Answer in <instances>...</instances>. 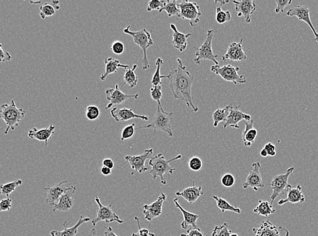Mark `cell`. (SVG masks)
Instances as JSON below:
<instances>
[{"label": "cell", "instance_id": "5bb4252c", "mask_svg": "<svg viewBox=\"0 0 318 236\" xmlns=\"http://www.w3.org/2000/svg\"><path fill=\"white\" fill-rule=\"evenodd\" d=\"M154 149L145 150L144 153L139 156H127L125 157L126 163L130 165L132 170L139 174H143L148 171V168L145 166V162L149 158L152 157Z\"/></svg>", "mask_w": 318, "mask_h": 236}, {"label": "cell", "instance_id": "30bf717a", "mask_svg": "<svg viewBox=\"0 0 318 236\" xmlns=\"http://www.w3.org/2000/svg\"><path fill=\"white\" fill-rule=\"evenodd\" d=\"M178 6L180 10V18L189 20L192 27L199 23L202 12L197 3L182 1Z\"/></svg>", "mask_w": 318, "mask_h": 236}, {"label": "cell", "instance_id": "f546056e", "mask_svg": "<svg viewBox=\"0 0 318 236\" xmlns=\"http://www.w3.org/2000/svg\"><path fill=\"white\" fill-rule=\"evenodd\" d=\"M245 130L242 133V140L246 147L250 148L255 142L258 136V131L254 127L253 120L245 122Z\"/></svg>", "mask_w": 318, "mask_h": 236}, {"label": "cell", "instance_id": "ffe728a7", "mask_svg": "<svg viewBox=\"0 0 318 236\" xmlns=\"http://www.w3.org/2000/svg\"><path fill=\"white\" fill-rule=\"evenodd\" d=\"M111 115L117 123L128 121V120L136 119V118L145 120V121H148L149 120V117L145 116V115H137L134 113L133 110L127 108H120L116 107L111 110Z\"/></svg>", "mask_w": 318, "mask_h": 236}, {"label": "cell", "instance_id": "836d02e7", "mask_svg": "<svg viewBox=\"0 0 318 236\" xmlns=\"http://www.w3.org/2000/svg\"><path fill=\"white\" fill-rule=\"evenodd\" d=\"M213 199L216 201L217 207L221 210L222 213H225L226 211L233 212V213L237 214H241L242 210L240 208L235 207L234 206H232L230 204L226 199L223 198L218 197V196H213Z\"/></svg>", "mask_w": 318, "mask_h": 236}, {"label": "cell", "instance_id": "ee69618b", "mask_svg": "<svg viewBox=\"0 0 318 236\" xmlns=\"http://www.w3.org/2000/svg\"><path fill=\"white\" fill-rule=\"evenodd\" d=\"M150 91L151 98H152L154 100L157 101L158 105L161 107V108H163L162 105L161 104V98H162L161 84L151 87Z\"/></svg>", "mask_w": 318, "mask_h": 236}, {"label": "cell", "instance_id": "277c9868", "mask_svg": "<svg viewBox=\"0 0 318 236\" xmlns=\"http://www.w3.org/2000/svg\"><path fill=\"white\" fill-rule=\"evenodd\" d=\"M130 25L126 28L124 29V33L127 35L131 36L133 39L134 42L137 47L141 48L143 52V58H142V70H147L150 67L149 60H148L147 51L150 46L154 44V40L150 33L146 29H141L137 32H132L130 29Z\"/></svg>", "mask_w": 318, "mask_h": 236}, {"label": "cell", "instance_id": "9c48e42d", "mask_svg": "<svg viewBox=\"0 0 318 236\" xmlns=\"http://www.w3.org/2000/svg\"><path fill=\"white\" fill-rule=\"evenodd\" d=\"M95 201L98 205V209L97 216L92 220V225L94 227H95L97 223L101 221L106 222V223H114V222L119 224L124 223V221L120 219V216L113 211L112 204L109 206H105L101 203L97 196H95Z\"/></svg>", "mask_w": 318, "mask_h": 236}, {"label": "cell", "instance_id": "74e56055", "mask_svg": "<svg viewBox=\"0 0 318 236\" xmlns=\"http://www.w3.org/2000/svg\"><path fill=\"white\" fill-rule=\"evenodd\" d=\"M39 10H40L39 15H40L41 18L44 20L47 17L54 16L56 14V9L53 5L49 2H46L40 6Z\"/></svg>", "mask_w": 318, "mask_h": 236}, {"label": "cell", "instance_id": "8d00e7d4", "mask_svg": "<svg viewBox=\"0 0 318 236\" xmlns=\"http://www.w3.org/2000/svg\"><path fill=\"white\" fill-rule=\"evenodd\" d=\"M23 181L21 179H18L15 181L8 182V183L1 185V194L3 196L8 197L12 193L16 190L17 188L23 184Z\"/></svg>", "mask_w": 318, "mask_h": 236}, {"label": "cell", "instance_id": "8fae6325", "mask_svg": "<svg viewBox=\"0 0 318 236\" xmlns=\"http://www.w3.org/2000/svg\"><path fill=\"white\" fill-rule=\"evenodd\" d=\"M254 236H290L289 231L283 227H277L269 220H264L259 226L252 229Z\"/></svg>", "mask_w": 318, "mask_h": 236}, {"label": "cell", "instance_id": "ab89813d", "mask_svg": "<svg viewBox=\"0 0 318 236\" xmlns=\"http://www.w3.org/2000/svg\"><path fill=\"white\" fill-rule=\"evenodd\" d=\"M100 115H101V111H100L99 107L94 106V105L87 106L86 117L88 119L94 121V120L99 119Z\"/></svg>", "mask_w": 318, "mask_h": 236}, {"label": "cell", "instance_id": "1f68e13d", "mask_svg": "<svg viewBox=\"0 0 318 236\" xmlns=\"http://www.w3.org/2000/svg\"><path fill=\"white\" fill-rule=\"evenodd\" d=\"M276 209L273 207V205L267 200H259V204L254 208L253 212L257 215L265 217L276 213Z\"/></svg>", "mask_w": 318, "mask_h": 236}, {"label": "cell", "instance_id": "94428289", "mask_svg": "<svg viewBox=\"0 0 318 236\" xmlns=\"http://www.w3.org/2000/svg\"><path fill=\"white\" fill-rule=\"evenodd\" d=\"M131 236H140V235H139L138 232H137V233L132 234ZM149 236H156V235H155V234L154 233H151L150 235H149Z\"/></svg>", "mask_w": 318, "mask_h": 236}, {"label": "cell", "instance_id": "4dcf8cb0", "mask_svg": "<svg viewBox=\"0 0 318 236\" xmlns=\"http://www.w3.org/2000/svg\"><path fill=\"white\" fill-rule=\"evenodd\" d=\"M233 104H230L223 108H218L212 114L213 126L216 127L221 122H225L231 113Z\"/></svg>", "mask_w": 318, "mask_h": 236}, {"label": "cell", "instance_id": "4316f807", "mask_svg": "<svg viewBox=\"0 0 318 236\" xmlns=\"http://www.w3.org/2000/svg\"><path fill=\"white\" fill-rule=\"evenodd\" d=\"M171 28L173 31V45L175 49L178 50L180 52H183L187 47V39L192 36V34H183L180 32L177 28L175 24H171Z\"/></svg>", "mask_w": 318, "mask_h": 236}, {"label": "cell", "instance_id": "d4e9b609", "mask_svg": "<svg viewBox=\"0 0 318 236\" xmlns=\"http://www.w3.org/2000/svg\"><path fill=\"white\" fill-rule=\"evenodd\" d=\"M90 221V218H89V217H84L82 215H81L80 219H79L77 223L74 226L69 228L68 221H65L64 224H63L64 230L60 231V232L56 230L52 231L51 235V236H76L77 233H78L80 227L82 226V225H83L84 223H88Z\"/></svg>", "mask_w": 318, "mask_h": 236}, {"label": "cell", "instance_id": "7c38bea8", "mask_svg": "<svg viewBox=\"0 0 318 236\" xmlns=\"http://www.w3.org/2000/svg\"><path fill=\"white\" fill-rule=\"evenodd\" d=\"M74 184H70L68 180H65L58 184H55L52 187H44V190L47 191V197L45 200L46 204L54 206L59 200L63 195L74 187Z\"/></svg>", "mask_w": 318, "mask_h": 236}, {"label": "cell", "instance_id": "603a6c76", "mask_svg": "<svg viewBox=\"0 0 318 236\" xmlns=\"http://www.w3.org/2000/svg\"><path fill=\"white\" fill-rule=\"evenodd\" d=\"M76 191V186H74L72 189L63 195L58 202L54 205L53 212L55 213L58 210L63 213H66L71 210L74 204L73 195L75 194Z\"/></svg>", "mask_w": 318, "mask_h": 236}, {"label": "cell", "instance_id": "ac0fdd59", "mask_svg": "<svg viewBox=\"0 0 318 236\" xmlns=\"http://www.w3.org/2000/svg\"><path fill=\"white\" fill-rule=\"evenodd\" d=\"M243 39L240 40V42H231L229 46L228 51L224 55L221 57L222 60L225 62L231 61H246L247 60V56L244 51Z\"/></svg>", "mask_w": 318, "mask_h": 236}, {"label": "cell", "instance_id": "4fadbf2b", "mask_svg": "<svg viewBox=\"0 0 318 236\" xmlns=\"http://www.w3.org/2000/svg\"><path fill=\"white\" fill-rule=\"evenodd\" d=\"M106 98L109 104L106 106V109L108 110L112 108L115 105L123 104L129 99H137L139 97V94L128 95L124 93L120 89L119 85L116 84L114 89H109L106 91Z\"/></svg>", "mask_w": 318, "mask_h": 236}, {"label": "cell", "instance_id": "44dd1931", "mask_svg": "<svg viewBox=\"0 0 318 236\" xmlns=\"http://www.w3.org/2000/svg\"><path fill=\"white\" fill-rule=\"evenodd\" d=\"M240 106L236 107L235 108H232L231 113L228 117V119L225 122L223 127L226 129L227 127H231L235 129H240V126L238 123L242 120H246V121H250L252 120V117L247 114L244 113L240 109Z\"/></svg>", "mask_w": 318, "mask_h": 236}, {"label": "cell", "instance_id": "db71d44e", "mask_svg": "<svg viewBox=\"0 0 318 236\" xmlns=\"http://www.w3.org/2000/svg\"><path fill=\"white\" fill-rule=\"evenodd\" d=\"M103 166L106 167V168L112 170V169L115 168L116 165H115L114 161H113V160L111 159V158H105V159H103Z\"/></svg>", "mask_w": 318, "mask_h": 236}, {"label": "cell", "instance_id": "7bdbcfd3", "mask_svg": "<svg viewBox=\"0 0 318 236\" xmlns=\"http://www.w3.org/2000/svg\"><path fill=\"white\" fill-rule=\"evenodd\" d=\"M188 166L192 171L198 172L202 170L204 164H203L202 160L200 157L195 156L190 158L188 161Z\"/></svg>", "mask_w": 318, "mask_h": 236}, {"label": "cell", "instance_id": "681fc988", "mask_svg": "<svg viewBox=\"0 0 318 236\" xmlns=\"http://www.w3.org/2000/svg\"><path fill=\"white\" fill-rule=\"evenodd\" d=\"M13 207V201L10 198L2 199L0 202V211L6 212L9 211Z\"/></svg>", "mask_w": 318, "mask_h": 236}, {"label": "cell", "instance_id": "f1b7e54d", "mask_svg": "<svg viewBox=\"0 0 318 236\" xmlns=\"http://www.w3.org/2000/svg\"><path fill=\"white\" fill-rule=\"evenodd\" d=\"M174 203H175V206L177 208L180 210V211L183 214V221L182 222L180 227L183 230H186L187 227L189 226H192L194 228H197V225H196V222H197V219L199 217V215H195V214L190 213V212L187 211L186 210L184 209L179 203H178V199H175L173 200Z\"/></svg>", "mask_w": 318, "mask_h": 236}, {"label": "cell", "instance_id": "d6986e66", "mask_svg": "<svg viewBox=\"0 0 318 236\" xmlns=\"http://www.w3.org/2000/svg\"><path fill=\"white\" fill-rule=\"evenodd\" d=\"M235 4V10L238 17H245L247 23H251V17L257 9V5L253 0H243V1H232Z\"/></svg>", "mask_w": 318, "mask_h": 236}, {"label": "cell", "instance_id": "bcb514c9", "mask_svg": "<svg viewBox=\"0 0 318 236\" xmlns=\"http://www.w3.org/2000/svg\"><path fill=\"white\" fill-rule=\"evenodd\" d=\"M221 184L225 187H232L235 184L234 176L230 173H225L221 178Z\"/></svg>", "mask_w": 318, "mask_h": 236}, {"label": "cell", "instance_id": "60d3db41", "mask_svg": "<svg viewBox=\"0 0 318 236\" xmlns=\"http://www.w3.org/2000/svg\"><path fill=\"white\" fill-rule=\"evenodd\" d=\"M231 234V230L229 228L228 224L224 223L223 225L214 227L212 236H230Z\"/></svg>", "mask_w": 318, "mask_h": 236}, {"label": "cell", "instance_id": "d6a6232c", "mask_svg": "<svg viewBox=\"0 0 318 236\" xmlns=\"http://www.w3.org/2000/svg\"><path fill=\"white\" fill-rule=\"evenodd\" d=\"M138 68V65L135 64L133 65L132 69H127L125 70V75L124 77V82L123 84V87L125 84H128L129 87L131 88L135 87L137 85L139 82V78L135 74L136 69Z\"/></svg>", "mask_w": 318, "mask_h": 236}, {"label": "cell", "instance_id": "91938a15", "mask_svg": "<svg viewBox=\"0 0 318 236\" xmlns=\"http://www.w3.org/2000/svg\"><path fill=\"white\" fill-rule=\"evenodd\" d=\"M230 2L229 1H214V3H221L222 5H225L226 4V3H228Z\"/></svg>", "mask_w": 318, "mask_h": 236}, {"label": "cell", "instance_id": "52a82bcc", "mask_svg": "<svg viewBox=\"0 0 318 236\" xmlns=\"http://www.w3.org/2000/svg\"><path fill=\"white\" fill-rule=\"evenodd\" d=\"M211 71L221 77L227 82H233L235 84L247 83L245 76L238 75V72L240 71L239 67H233L230 64L223 66L215 65L211 67Z\"/></svg>", "mask_w": 318, "mask_h": 236}, {"label": "cell", "instance_id": "f907efd6", "mask_svg": "<svg viewBox=\"0 0 318 236\" xmlns=\"http://www.w3.org/2000/svg\"><path fill=\"white\" fill-rule=\"evenodd\" d=\"M180 236H206L205 234L203 233L202 231L199 227L197 228H194V227H191L190 229L187 230L186 234H180Z\"/></svg>", "mask_w": 318, "mask_h": 236}, {"label": "cell", "instance_id": "f6af8a7d", "mask_svg": "<svg viewBox=\"0 0 318 236\" xmlns=\"http://www.w3.org/2000/svg\"><path fill=\"white\" fill-rule=\"evenodd\" d=\"M167 1L162 0H151L148 3L147 10L148 12H151L153 10H158L159 11L161 8L166 6Z\"/></svg>", "mask_w": 318, "mask_h": 236}, {"label": "cell", "instance_id": "6da1fadb", "mask_svg": "<svg viewBox=\"0 0 318 236\" xmlns=\"http://www.w3.org/2000/svg\"><path fill=\"white\" fill-rule=\"evenodd\" d=\"M178 67L173 70L168 75L170 80V87L174 98L179 101H184L187 106L192 108V111L197 113L198 107L194 103L192 96V84L194 77L187 71L183 61L180 58L177 59Z\"/></svg>", "mask_w": 318, "mask_h": 236}, {"label": "cell", "instance_id": "e0dca14e", "mask_svg": "<svg viewBox=\"0 0 318 236\" xmlns=\"http://www.w3.org/2000/svg\"><path fill=\"white\" fill-rule=\"evenodd\" d=\"M166 195L161 192L157 200L154 201L152 204L144 205V216L147 221H152L154 218L160 216L162 213L163 204L166 200Z\"/></svg>", "mask_w": 318, "mask_h": 236}, {"label": "cell", "instance_id": "7dc6e473", "mask_svg": "<svg viewBox=\"0 0 318 236\" xmlns=\"http://www.w3.org/2000/svg\"><path fill=\"white\" fill-rule=\"evenodd\" d=\"M111 49L112 52L116 55H122L124 53L125 45L123 42L120 40L114 41L111 46Z\"/></svg>", "mask_w": 318, "mask_h": 236}, {"label": "cell", "instance_id": "680465c9", "mask_svg": "<svg viewBox=\"0 0 318 236\" xmlns=\"http://www.w3.org/2000/svg\"><path fill=\"white\" fill-rule=\"evenodd\" d=\"M260 154L261 156L263 157H267L268 156L267 151H266V150L264 148V149L261 150Z\"/></svg>", "mask_w": 318, "mask_h": 236}, {"label": "cell", "instance_id": "83f0119b", "mask_svg": "<svg viewBox=\"0 0 318 236\" xmlns=\"http://www.w3.org/2000/svg\"><path fill=\"white\" fill-rule=\"evenodd\" d=\"M105 65H106V70L105 72L101 74L100 79L102 81L106 80V77L112 74L117 73L120 69H129L128 65H123L120 63L119 60L113 58H108L105 60Z\"/></svg>", "mask_w": 318, "mask_h": 236}, {"label": "cell", "instance_id": "2e32d148", "mask_svg": "<svg viewBox=\"0 0 318 236\" xmlns=\"http://www.w3.org/2000/svg\"><path fill=\"white\" fill-rule=\"evenodd\" d=\"M252 170L249 173L247 178V180L243 183V188L245 189L252 188L254 191H257L259 189L264 188L265 184L263 182L262 177H261V165L260 162H255L252 164Z\"/></svg>", "mask_w": 318, "mask_h": 236}, {"label": "cell", "instance_id": "d590c367", "mask_svg": "<svg viewBox=\"0 0 318 236\" xmlns=\"http://www.w3.org/2000/svg\"><path fill=\"white\" fill-rule=\"evenodd\" d=\"M166 11L169 17H180V10L177 4V1H167L166 6L159 10V13Z\"/></svg>", "mask_w": 318, "mask_h": 236}, {"label": "cell", "instance_id": "cb8c5ba5", "mask_svg": "<svg viewBox=\"0 0 318 236\" xmlns=\"http://www.w3.org/2000/svg\"><path fill=\"white\" fill-rule=\"evenodd\" d=\"M204 192L202 187H197L195 181H193L192 187H187L183 190L177 191L176 196L183 197L189 204H192L197 201L201 196H204Z\"/></svg>", "mask_w": 318, "mask_h": 236}, {"label": "cell", "instance_id": "6f0895ef", "mask_svg": "<svg viewBox=\"0 0 318 236\" xmlns=\"http://www.w3.org/2000/svg\"><path fill=\"white\" fill-rule=\"evenodd\" d=\"M88 236H98L97 230H96V229L92 228V230H90V233L88 234Z\"/></svg>", "mask_w": 318, "mask_h": 236}, {"label": "cell", "instance_id": "7402d4cb", "mask_svg": "<svg viewBox=\"0 0 318 236\" xmlns=\"http://www.w3.org/2000/svg\"><path fill=\"white\" fill-rule=\"evenodd\" d=\"M56 127L51 124L49 127L44 129H37L34 127L29 131L28 136L29 138L35 139L39 142H44L46 146H48L49 141L52 138V136L54 134Z\"/></svg>", "mask_w": 318, "mask_h": 236}, {"label": "cell", "instance_id": "8992f818", "mask_svg": "<svg viewBox=\"0 0 318 236\" xmlns=\"http://www.w3.org/2000/svg\"><path fill=\"white\" fill-rule=\"evenodd\" d=\"M214 37V30L209 29L207 31L205 41L199 48H195L196 49L195 58L194 62L195 64L200 65L204 60H209L219 65V62L217 61L219 55L214 54L212 50V39Z\"/></svg>", "mask_w": 318, "mask_h": 236}, {"label": "cell", "instance_id": "f35d334b", "mask_svg": "<svg viewBox=\"0 0 318 236\" xmlns=\"http://www.w3.org/2000/svg\"><path fill=\"white\" fill-rule=\"evenodd\" d=\"M231 20V14L230 11H224L221 7H218L216 11V20L219 24H224Z\"/></svg>", "mask_w": 318, "mask_h": 236}, {"label": "cell", "instance_id": "9a60e30c", "mask_svg": "<svg viewBox=\"0 0 318 236\" xmlns=\"http://www.w3.org/2000/svg\"><path fill=\"white\" fill-rule=\"evenodd\" d=\"M286 15L288 17H297L300 21L305 22L312 29L314 36H315V40L318 42V32L316 30L312 20H311L310 12H309L308 6H305V5H303V6L298 5V6H294L293 8L288 10Z\"/></svg>", "mask_w": 318, "mask_h": 236}, {"label": "cell", "instance_id": "3957f363", "mask_svg": "<svg viewBox=\"0 0 318 236\" xmlns=\"http://www.w3.org/2000/svg\"><path fill=\"white\" fill-rule=\"evenodd\" d=\"M26 113L27 112L25 110L17 108L15 100H12L9 104H3L1 107L0 117L7 125L4 134H8L10 130H15L25 118Z\"/></svg>", "mask_w": 318, "mask_h": 236}, {"label": "cell", "instance_id": "ba28073f", "mask_svg": "<svg viewBox=\"0 0 318 236\" xmlns=\"http://www.w3.org/2000/svg\"><path fill=\"white\" fill-rule=\"evenodd\" d=\"M295 168H288L286 173L276 175L273 177L271 182V187L272 189V194L271 196V204L273 205V201L280 195L287 194L291 185L288 184V178L293 173Z\"/></svg>", "mask_w": 318, "mask_h": 236}, {"label": "cell", "instance_id": "11a10c76", "mask_svg": "<svg viewBox=\"0 0 318 236\" xmlns=\"http://www.w3.org/2000/svg\"><path fill=\"white\" fill-rule=\"evenodd\" d=\"M104 228L106 229V232H105L104 236H120L117 235L116 234L114 233V232L113 231L112 227H105Z\"/></svg>", "mask_w": 318, "mask_h": 236}, {"label": "cell", "instance_id": "e575fe53", "mask_svg": "<svg viewBox=\"0 0 318 236\" xmlns=\"http://www.w3.org/2000/svg\"><path fill=\"white\" fill-rule=\"evenodd\" d=\"M163 65H164V61H163L162 59L158 58L156 62V72H155L154 76H153L152 79H151V82L153 87L162 84L161 79H168V76H161L160 75V70L161 66H162Z\"/></svg>", "mask_w": 318, "mask_h": 236}, {"label": "cell", "instance_id": "816d5d0a", "mask_svg": "<svg viewBox=\"0 0 318 236\" xmlns=\"http://www.w3.org/2000/svg\"><path fill=\"white\" fill-rule=\"evenodd\" d=\"M0 51H1V53H0V62H1V63L11 61L12 59H13L11 55L3 49L2 44H0Z\"/></svg>", "mask_w": 318, "mask_h": 236}, {"label": "cell", "instance_id": "c3c4849f", "mask_svg": "<svg viewBox=\"0 0 318 236\" xmlns=\"http://www.w3.org/2000/svg\"><path fill=\"white\" fill-rule=\"evenodd\" d=\"M292 2H293L292 0H276L277 7L275 10V13L276 14L284 13L285 8L291 4Z\"/></svg>", "mask_w": 318, "mask_h": 236}, {"label": "cell", "instance_id": "484cf974", "mask_svg": "<svg viewBox=\"0 0 318 236\" xmlns=\"http://www.w3.org/2000/svg\"><path fill=\"white\" fill-rule=\"evenodd\" d=\"M305 197L302 194V187L299 184L296 188H290L289 190L287 192V197L286 199H280L278 202L279 206L287 204V203H291V204H297V203L305 202Z\"/></svg>", "mask_w": 318, "mask_h": 236}, {"label": "cell", "instance_id": "5b68a950", "mask_svg": "<svg viewBox=\"0 0 318 236\" xmlns=\"http://www.w3.org/2000/svg\"><path fill=\"white\" fill-rule=\"evenodd\" d=\"M174 123L173 113H167L164 108L158 105L157 111L149 125L139 127L138 129H152L154 131H160L166 133L170 137H173L172 126Z\"/></svg>", "mask_w": 318, "mask_h": 236}, {"label": "cell", "instance_id": "9f6ffc18", "mask_svg": "<svg viewBox=\"0 0 318 236\" xmlns=\"http://www.w3.org/2000/svg\"><path fill=\"white\" fill-rule=\"evenodd\" d=\"M101 172L103 176H106H106L111 175V174H112V170L104 166L101 168Z\"/></svg>", "mask_w": 318, "mask_h": 236}, {"label": "cell", "instance_id": "b9f144b4", "mask_svg": "<svg viewBox=\"0 0 318 236\" xmlns=\"http://www.w3.org/2000/svg\"><path fill=\"white\" fill-rule=\"evenodd\" d=\"M135 123L130 124V125L124 127L123 132H122L121 141L132 138L135 136Z\"/></svg>", "mask_w": 318, "mask_h": 236}, {"label": "cell", "instance_id": "7a4b0ae2", "mask_svg": "<svg viewBox=\"0 0 318 236\" xmlns=\"http://www.w3.org/2000/svg\"><path fill=\"white\" fill-rule=\"evenodd\" d=\"M181 155H178L171 159L166 160L161 153H159L157 156L152 157L149 159V165L151 167V170L149 172V174L152 176V178L154 180L159 178L161 183L163 185H166L167 181L165 180L164 175H173L174 172L177 170L176 168L171 166V163L181 159Z\"/></svg>", "mask_w": 318, "mask_h": 236}, {"label": "cell", "instance_id": "f5cc1de1", "mask_svg": "<svg viewBox=\"0 0 318 236\" xmlns=\"http://www.w3.org/2000/svg\"><path fill=\"white\" fill-rule=\"evenodd\" d=\"M264 148L267 151L268 156L275 157L276 156V146L273 143H267Z\"/></svg>", "mask_w": 318, "mask_h": 236}, {"label": "cell", "instance_id": "6125c7cd", "mask_svg": "<svg viewBox=\"0 0 318 236\" xmlns=\"http://www.w3.org/2000/svg\"><path fill=\"white\" fill-rule=\"evenodd\" d=\"M230 236H239L238 234H233L232 233Z\"/></svg>", "mask_w": 318, "mask_h": 236}]
</instances>
